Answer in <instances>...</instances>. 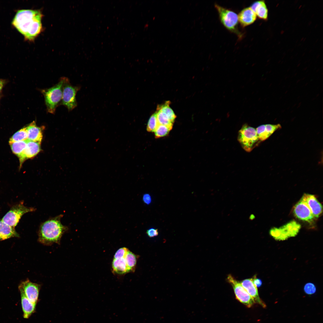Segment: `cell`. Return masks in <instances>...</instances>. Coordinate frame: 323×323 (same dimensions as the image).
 <instances>
[{
    "label": "cell",
    "mask_w": 323,
    "mask_h": 323,
    "mask_svg": "<svg viewBox=\"0 0 323 323\" xmlns=\"http://www.w3.org/2000/svg\"><path fill=\"white\" fill-rule=\"evenodd\" d=\"M42 16L38 10H19L16 14L12 24L26 39L33 40L41 32Z\"/></svg>",
    "instance_id": "cell-1"
},
{
    "label": "cell",
    "mask_w": 323,
    "mask_h": 323,
    "mask_svg": "<svg viewBox=\"0 0 323 323\" xmlns=\"http://www.w3.org/2000/svg\"><path fill=\"white\" fill-rule=\"evenodd\" d=\"M63 216L61 214L51 218L41 224L38 234L39 242L47 246L60 243L62 236L68 230L61 222Z\"/></svg>",
    "instance_id": "cell-2"
},
{
    "label": "cell",
    "mask_w": 323,
    "mask_h": 323,
    "mask_svg": "<svg viewBox=\"0 0 323 323\" xmlns=\"http://www.w3.org/2000/svg\"><path fill=\"white\" fill-rule=\"evenodd\" d=\"M64 77H62L59 82L52 87L40 90L44 97L47 110L48 113L54 114L57 108L61 105Z\"/></svg>",
    "instance_id": "cell-3"
},
{
    "label": "cell",
    "mask_w": 323,
    "mask_h": 323,
    "mask_svg": "<svg viewBox=\"0 0 323 323\" xmlns=\"http://www.w3.org/2000/svg\"><path fill=\"white\" fill-rule=\"evenodd\" d=\"M238 140L242 148L248 152L251 151L260 141L256 130L246 124L243 125L239 131Z\"/></svg>",
    "instance_id": "cell-4"
},
{
    "label": "cell",
    "mask_w": 323,
    "mask_h": 323,
    "mask_svg": "<svg viewBox=\"0 0 323 323\" xmlns=\"http://www.w3.org/2000/svg\"><path fill=\"white\" fill-rule=\"evenodd\" d=\"M215 7L217 11L221 23L230 31L239 35L241 34L238 30V15L234 12L215 4Z\"/></svg>",
    "instance_id": "cell-5"
},
{
    "label": "cell",
    "mask_w": 323,
    "mask_h": 323,
    "mask_svg": "<svg viewBox=\"0 0 323 323\" xmlns=\"http://www.w3.org/2000/svg\"><path fill=\"white\" fill-rule=\"evenodd\" d=\"M80 89L79 86L72 85L68 79L64 77L63 86V95L61 105L71 111L77 106L76 95Z\"/></svg>",
    "instance_id": "cell-6"
},
{
    "label": "cell",
    "mask_w": 323,
    "mask_h": 323,
    "mask_svg": "<svg viewBox=\"0 0 323 323\" xmlns=\"http://www.w3.org/2000/svg\"><path fill=\"white\" fill-rule=\"evenodd\" d=\"M35 210L36 209L33 208L25 206L23 202H21L13 206L2 220L8 225L14 228L24 214Z\"/></svg>",
    "instance_id": "cell-7"
},
{
    "label": "cell",
    "mask_w": 323,
    "mask_h": 323,
    "mask_svg": "<svg viewBox=\"0 0 323 323\" xmlns=\"http://www.w3.org/2000/svg\"><path fill=\"white\" fill-rule=\"evenodd\" d=\"M227 282L233 288L235 297L239 302L248 308L255 303L251 296L242 285L240 282L232 275L229 274L227 278Z\"/></svg>",
    "instance_id": "cell-8"
},
{
    "label": "cell",
    "mask_w": 323,
    "mask_h": 323,
    "mask_svg": "<svg viewBox=\"0 0 323 323\" xmlns=\"http://www.w3.org/2000/svg\"><path fill=\"white\" fill-rule=\"evenodd\" d=\"M301 227L300 225L292 221L279 228H274L271 230L270 234L275 239L284 240L290 237L295 236Z\"/></svg>",
    "instance_id": "cell-9"
},
{
    "label": "cell",
    "mask_w": 323,
    "mask_h": 323,
    "mask_svg": "<svg viewBox=\"0 0 323 323\" xmlns=\"http://www.w3.org/2000/svg\"><path fill=\"white\" fill-rule=\"evenodd\" d=\"M25 295L32 302L36 304L37 302L41 285L27 280L22 282L19 286Z\"/></svg>",
    "instance_id": "cell-10"
},
{
    "label": "cell",
    "mask_w": 323,
    "mask_h": 323,
    "mask_svg": "<svg viewBox=\"0 0 323 323\" xmlns=\"http://www.w3.org/2000/svg\"><path fill=\"white\" fill-rule=\"evenodd\" d=\"M293 211L295 216L302 220L311 223L315 218L307 205L301 199L294 206Z\"/></svg>",
    "instance_id": "cell-11"
},
{
    "label": "cell",
    "mask_w": 323,
    "mask_h": 323,
    "mask_svg": "<svg viewBox=\"0 0 323 323\" xmlns=\"http://www.w3.org/2000/svg\"><path fill=\"white\" fill-rule=\"evenodd\" d=\"M301 199L307 205L314 218L319 217L322 212V207L314 195L304 194Z\"/></svg>",
    "instance_id": "cell-12"
},
{
    "label": "cell",
    "mask_w": 323,
    "mask_h": 323,
    "mask_svg": "<svg viewBox=\"0 0 323 323\" xmlns=\"http://www.w3.org/2000/svg\"><path fill=\"white\" fill-rule=\"evenodd\" d=\"M240 283L255 303L258 304L264 308L266 307V304L259 297L257 287L253 283L252 278L244 279Z\"/></svg>",
    "instance_id": "cell-13"
},
{
    "label": "cell",
    "mask_w": 323,
    "mask_h": 323,
    "mask_svg": "<svg viewBox=\"0 0 323 323\" xmlns=\"http://www.w3.org/2000/svg\"><path fill=\"white\" fill-rule=\"evenodd\" d=\"M40 143L27 140L26 147L19 159L20 168L24 162L26 160L32 158L41 150Z\"/></svg>",
    "instance_id": "cell-14"
},
{
    "label": "cell",
    "mask_w": 323,
    "mask_h": 323,
    "mask_svg": "<svg viewBox=\"0 0 323 323\" xmlns=\"http://www.w3.org/2000/svg\"><path fill=\"white\" fill-rule=\"evenodd\" d=\"M238 19L242 27L244 28L253 23L256 20L257 16L250 7H246L239 13Z\"/></svg>",
    "instance_id": "cell-15"
},
{
    "label": "cell",
    "mask_w": 323,
    "mask_h": 323,
    "mask_svg": "<svg viewBox=\"0 0 323 323\" xmlns=\"http://www.w3.org/2000/svg\"><path fill=\"white\" fill-rule=\"evenodd\" d=\"M281 127L279 124H267L259 126L256 130L259 140L262 141L268 138L274 132Z\"/></svg>",
    "instance_id": "cell-16"
},
{
    "label": "cell",
    "mask_w": 323,
    "mask_h": 323,
    "mask_svg": "<svg viewBox=\"0 0 323 323\" xmlns=\"http://www.w3.org/2000/svg\"><path fill=\"white\" fill-rule=\"evenodd\" d=\"M26 128L27 132L28 140L41 143L42 138L41 128L37 126L34 121L26 127Z\"/></svg>",
    "instance_id": "cell-17"
},
{
    "label": "cell",
    "mask_w": 323,
    "mask_h": 323,
    "mask_svg": "<svg viewBox=\"0 0 323 323\" xmlns=\"http://www.w3.org/2000/svg\"><path fill=\"white\" fill-rule=\"evenodd\" d=\"M21 293V303L24 317L28 318L35 311L36 304L32 302L25 295L23 290L19 287Z\"/></svg>",
    "instance_id": "cell-18"
},
{
    "label": "cell",
    "mask_w": 323,
    "mask_h": 323,
    "mask_svg": "<svg viewBox=\"0 0 323 323\" xmlns=\"http://www.w3.org/2000/svg\"><path fill=\"white\" fill-rule=\"evenodd\" d=\"M259 19L266 20L268 16V10L263 0L255 1L250 7Z\"/></svg>",
    "instance_id": "cell-19"
},
{
    "label": "cell",
    "mask_w": 323,
    "mask_h": 323,
    "mask_svg": "<svg viewBox=\"0 0 323 323\" xmlns=\"http://www.w3.org/2000/svg\"><path fill=\"white\" fill-rule=\"evenodd\" d=\"M14 228L11 227L0 220V241L13 237H19Z\"/></svg>",
    "instance_id": "cell-20"
},
{
    "label": "cell",
    "mask_w": 323,
    "mask_h": 323,
    "mask_svg": "<svg viewBox=\"0 0 323 323\" xmlns=\"http://www.w3.org/2000/svg\"><path fill=\"white\" fill-rule=\"evenodd\" d=\"M112 266L113 270L118 274H123L129 272L124 258L113 259Z\"/></svg>",
    "instance_id": "cell-21"
},
{
    "label": "cell",
    "mask_w": 323,
    "mask_h": 323,
    "mask_svg": "<svg viewBox=\"0 0 323 323\" xmlns=\"http://www.w3.org/2000/svg\"><path fill=\"white\" fill-rule=\"evenodd\" d=\"M27 140L9 143L12 152L17 156L19 159L26 147Z\"/></svg>",
    "instance_id": "cell-22"
},
{
    "label": "cell",
    "mask_w": 323,
    "mask_h": 323,
    "mask_svg": "<svg viewBox=\"0 0 323 323\" xmlns=\"http://www.w3.org/2000/svg\"><path fill=\"white\" fill-rule=\"evenodd\" d=\"M170 101H166L164 104L158 105L156 110H160L164 113L167 116L170 120L173 123L176 118V116L173 110L170 107Z\"/></svg>",
    "instance_id": "cell-23"
},
{
    "label": "cell",
    "mask_w": 323,
    "mask_h": 323,
    "mask_svg": "<svg viewBox=\"0 0 323 323\" xmlns=\"http://www.w3.org/2000/svg\"><path fill=\"white\" fill-rule=\"evenodd\" d=\"M138 256L128 251L124 258L129 272L134 271L136 267Z\"/></svg>",
    "instance_id": "cell-24"
},
{
    "label": "cell",
    "mask_w": 323,
    "mask_h": 323,
    "mask_svg": "<svg viewBox=\"0 0 323 323\" xmlns=\"http://www.w3.org/2000/svg\"><path fill=\"white\" fill-rule=\"evenodd\" d=\"M28 140V134L26 127L17 131L10 138L9 143H12Z\"/></svg>",
    "instance_id": "cell-25"
},
{
    "label": "cell",
    "mask_w": 323,
    "mask_h": 323,
    "mask_svg": "<svg viewBox=\"0 0 323 323\" xmlns=\"http://www.w3.org/2000/svg\"><path fill=\"white\" fill-rule=\"evenodd\" d=\"M155 113L159 124L166 126L172 128L173 123L170 120L164 113L160 110H156Z\"/></svg>",
    "instance_id": "cell-26"
},
{
    "label": "cell",
    "mask_w": 323,
    "mask_h": 323,
    "mask_svg": "<svg viewBox=\"0 0 323 323\" xmlns=\"http://www.w3.org/2000/svg\"><path fill=\"white\" fill-rule=\"evenodd\" d=\"M172 128L168 127L159 124L154 131L156 138H159L167 135Z\"/></svg>",
    "instance_id": "cell-27"
},
{
    "label": "cell",
    "mask_w": 323,
    "mask_h": 323,
    "mask_svg": "<svg viewBox=\"0 0 323 323\" xmlns=\"http://www.w3.org/2000/svg\"><path fill=\"white\" fill-rule=\"evenodd\" d=\"M155 113L150 118L147 126V130L148 132H154L159 125Z\"/></svg>",
    "instance_id": "cell-28"
},
{
    "label": "cell",
    "mask_w": 323,
    "mask_h": 323,
    "mask_svg": "<svg viewBox=\"0 0 323 323\" xmlns=\"http://www.w3.org/2000/svg\"><path fill=\"white\" fill-rule=\"evenodd\" d=\"M128 251L129 250L125 247L120 248L115 253L114 255V259L124 258Z\"/></svg>",
    "instance_id": "cell-29"
},
{
    "label": "cell",
    "mask_w": 323,
    "mask_h": 323,
    "mask_svg": "<svg viewBox=\"0 0 323 323\" xmlns=\"http://www.w3.org/2000/svg\"><path fill=\"white\" fill-rule=\"evenodd\" d=\"M304 291L306 294L310 295L314 294L316 292V288L313 284L311 283H308L304 286Z\"/></svg>",
    "instance_id": "cell-30"
},
{
    "label": "cell",
    "mask_w": 323,
    "mask_h": 323,
    "mask_svg": "<svg viewBox=\"0 0 323 323\" xmlns=\"http://www.w3.org/2000/svg\"><path fill=\"white\" fill-rule=\"evenodd\" d=\"M147 234L150 237H153L158 235L159 232L157 229L150 228L148 229L146 232Z\"/></svg>",
    "instance_id": "cell-31"
},
{
    "label": "cell",
    "mask_w": 323,
    "mask_h": 323,
    "mask_svg": "<svg viewBox=\"0 0 323 323\" xmlns=\"http://www.w3.org/2000/svg\"><path fill=\"white\" fill-rule=\"evenodd\" d=\"M252 279L253 283L257 287H260L261 286L262 281L260 279L257 278L256 275L254 276Z\"/></svg>",
    "instance_id": "cell-32"
},
{
    "label": "cell",
    "mask_w": 323,
    "mask_h": 323,
    "mask_svg": "<svg viewBox=\"0 0 323 323\" xmlns=\"http://www.w3.org/2000/svg\"><path fill=\"white\" fill-rule=\"evenodd\" d=\"M143 199L144 202L147 205L150 204L151 202V197L148 194H144L143 195Z\"/></svg>",
    "instance_id": "cell-33"
},
{
    "label": "cell",
    "mask_w": 323,
    "mask_h": 323,
    "mask_svg": "<svg viewBox=\"0 0 323 323\" xmlns=\"http://www.w3.org/2000/svg\"><path fill=\"white\" fill-rule=\"evenodd\" d=\"M4 84V81L2 79H0V92L2 90Z\"/></svg>",
    "instance_id": "cell-34"
}]
</instances>
